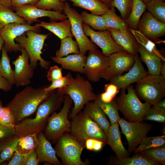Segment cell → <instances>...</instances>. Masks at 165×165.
I'll return each mask as SVG.
<instances>
[{
    "instance_id": "50",
    "label": "cell",
    "mask_w": 165,
    "mask_h": 165,
    "mask_svg": "<svg viewBox=\"0 0 165 165\" xmlns=\"http://www.w3.org/2000/svg\"><path fill=\"white\" fill-rule=\"evenodd\" d=\"M106 144L101 141L93 138L87 140L85 142V147L90 151H99L102 148L103 145Z\"/></svg>"
},
{
    "instance_id": "15",
    "label": "cell",
    "mask_w": 165,
    "mask_h": 165,
    "mask_svg": "<svg viewBox=\"0 0 165 165\" xmlns=\"http://www.w3.org/2000/svg\"><path fill=\"white\" fill-rule=\"evenodd\" d=\"M28 30H33L38 32L40 27L35 25L13 23L4 26L0 29V35L4 41L5 49L8 52L20 51L21 47L15 42L18 36Z\"/></svg>"
},
{
    "instance_id": "7",
    "label": "cell",
    "mask_w": 165,
    "mask_h": 165,
    "mask_svg": "<svg viewBox=\"0 0 165 165\" xmlns=\"http://www.w3.org/2000/svg\"><path fill=\"white\" fill-rule=\"evenodd\" d=\"M54 148L56 155L64 165H86L88 160L82 161L81 155L85 146L70 134L64 133L57 141Z\"/></svg>"
},
{
    "instance_id": "19",
    "label": "cell",
    "mask_w": 165,
    "mask_h": 165,
    "mask_svg": "<svg viewBox=\"0 0 165 165\" xmlns=\"http://www.w3.org/2000/svg\"><path fill=\"white\" fill-rule=\"evenodd\" d=\"M128 72L109 80L110 82L116 85L119 90L126 89L132 84L136 82L148 75L145 69L138 53L135 55L134 63Z\"/></svg>"
},
{
    "instance_id": "60",
    "label": "cell",
    "mask_w": 165,
    "mask_h": 165,
    "mask_svg": "<svg viewBox=\"0 0 165 165\" xmlns=\"http://www.w3.org/2000/svg\"><path fill=\"white\" fill-rule=\"evenodd\" d=\"M150 0H142L146 4H147Z\"/></svg>"
},
{
    "instance_id": "4",
    "label": "cell",
    "mask_w": 165,
    "mask_h": 165,
    "mask_svg": "<svg viewBox=\"0 0 165 165\" xmlns=\"http://www.w3.org/2000/svg\"><path fill=\"white\" fill-rule=\"evenodd\" d=\"M121 89L119 96L115 99L118 110L123 115L125 120L131 122L142 121L143 117L147 113L152 105L145 102L142 103L135 93L132 85L127 88Z\"/></svg>"
},
{
    "instance_id": "12",
    "label": "cell",
    "mask_w": 165,
    "mask_h": 165,
    "mask_svg": "<svg viewBox=\"0 0 165 165\" xmlns=\"http://www.w3.org/2000/svg\"><path fill=\"white\" fill-rule=\"evenodd\" d=\"M82 27L86 35L90 37L91 41L101 48L104 55L109 57L114 53L126 52L114 40L108 30L96 31L83 23Z\"/></svg>"
},
{
    "instance_id": "62",
    "label": "cell",
    "mask_w": 165,
    "mask_h": 165,
    "mask_svg": "<svg viewBox=\"0 0 165 165\" xmlns=\"http://www.w3.org/2000/svg\"><path fill=\"white\" fill-rule=\"evenodd\" d=\"M2 103L1 101L0 100V106H2Z\"/></svg>"
},
{
    "instance_id": "6",
    "label": "cell",
    "mask_w": 165,
    "mask_h": 165,
    "mask_svg": "<svg viewBox=\"0 0 165 165\" xmlns=\"http://www.w3.org/2000/svg\"><path fill=\"white\" fill-rule=\"evenodd\" d=\"M48 35L28 30L15 39L26 52L29 57L30 64L34 69L37 67L38 61L42 68L47 69L50 67V63L44 60L41 56L42 50Z\"/></svg>"
},
{
    "instance_id": "43",
    "label": "cell",
    "mask_w": 165,
    "mask_h": 165,
    "mask_svg": "<svg viewBox=\"0 0 165 165\" xmlns=\"http://www.w3.org/2000/svg\"><path fill=\"white\" fill-rule=\"evenodd\" d=\"M133 0H113L111 6L117 9L120 13L121 18L125 20L132 9Z\"/></svg>"
},
{
    "instance_id": "26",
    "label": "cell",
    "mask_w": 165,
    "mask_h": 165,
    "mask_svg": "<svg viewBox=\"0 0 165 165\" xmlns=\"http://www.w3.org/2000/svg\"><path fill=\"white\" fill-rule=\"evenodd\" d=\"M138 52L140 55L141 61L145 63L147 67L148 74L160 75V70L163 63L162 61L139 44Z\"/></svg>"
},
{
    "instance_id": "56",
    "label": "cell",
    "mask_w": 165,
    "mask_h": 165,
    "mask_svg": "<svg viewBox=\"0 0 165 165\" xmlns=\"http://www.w3.org/2000/svg\"><path fill=\"white\" fill-rule=\"evenodd\" d=\"M156 105L160 108L165 109V100L163 99L158 101Z\"/></svg>"
},
{
    "instance_id": "34",
    "label": "cell",
    "mask_w": 165,
    "mask_h": 165,
    "mask_svg": "<svg viewBox=\"0 0 165 165\" xmlns=\"http://www.w3.org/2000/svg\"><path fill=\"white\" fill-rule=\"evenodd\" d=\"M129 30L138 44L143 46L148 51L160 59L163 62H165V58L157 48L155 43L146 37L138 30L130 28H129Z\"/></svg>"
},
{
    "instance_id": "46",
    "label": "cell",
    "mask_w": 165,
    "mask_h": 165,
    "mask_svg": "<svg viewBox=\"0 0 165 165\" xmlns=\"http://www.w3.org/2000/svg\"><path fill=\"white\" fill-rule=\"evenodd\" d=\"M0 124L15 127L16 125L14 116L10 109L0 106Z\"/></svg>"
},
{
    "instance_id": "33",
    "label": "cell",
    "mask_w": 165,
    "mask_h": 165,
    "mask_svg": "<svg viewBox=\"0 0 165 165\" xmlns=\"http://www.w3.org/2000/svg\"><path fill=\"white\" fill-rule=\"evenodd\" d=\"M94 101L102 109L108 117L111 125L118 123L121 118L118 113V109L115 99L110 102L105 103L101 100L99 94H98Z\"/></svg>"
},
{
    "instance_id": "36",
    "label": "cell",
    "mask_w": 165,
    "mask_h": 165,
    "mask_svg": "<svg viewBox=\"0 0 165 165\" xmlns=\"http://www.w3.org/2000/svg\"><path fill=\"white\" fill-rule=\"evenodd\" d=\"M81 15L83 23L90 26L92 28L98 31L108 30L105 20L102 15L89 13L86 11H83Z\"/></svg>"
},
{
    "instance_id": "29",
    "label": "cell",
    "mask_w": 165,
    "mask_h": 165,
    "mask_svg": "<svg viewBox=\"0 0 165 165\" xmlns=\"http://www.w3.org/2000/svg\"><path fill=\"white\" fill-rule=\"evenodd\" d=\"M19 138L16 135L0 139V164L9 160L15 151Z\"/></svg>"
},
{
    "instance_id": "52",
    "label": "cell",
    "mask_w": 165,
    "mask_h": 165,
    "mask_svg": "<svg viewBox=\"0 0 165 165\" xmlns=\"http://www.w3.org/2000/svg\"><path fill=\"white\" fill-rule=\"evenodd\" d=\"M24 157V155L20 154L15 151L7 165H22Z\"/></svg>"
},
{
    "instance_id": "17",
    "label": "cell",
    "mask_w": 165,
    "mask_h": 165,
    "mask_svg": "<svg viewBox=\"0 0 165 165\" xmlns=\"http://www.w3.org/2000/svg\"><path fill=\"white\" fill-rule=\"evenodd\" d=\"M137 30L154 43H160V38L165 35V23L155 18L145 11L138 23Z\"/></svg>"
},
{
    "instance_id": "14",
    "label": "cell",
    "mask_w": 165,
    "mask_h": 165,
    "mask_svg": "<svg viewBox=\"0 0 165 165\" xmlns=\"http://www.w3.org/2000/svg\"><path fill=\"white\" fill-rule=\"evenodd\" d=\"M108 57L104 55L97 49L89 51L84 68V74L89 81L96 82L101 78L102 72L108 67Z\"/></svg>"
},
{
    "instance_id": "61",
    "label": "cell",
    "mask_w": 165,
    "mask_h": 165,
    "mask_svg": "<svg viewBox=\"0 0 165 165\" xmlns=\"http://www.w3.org/2000/svg\"><path fill=\"white\" fill-rule=\"evenodd\" d=\"M4 26V25L0 23V29Z\"/></svg>"
},
{
    "instance_id": "30",
    "label": "cell",
    "mask_w": 165,
    "mask_h": 165,
    "mask_svg": "<svg viewBox=\"0 0 165 165\" xmlns=\"http://www.w3.org/2000/svg\"><path fill=\"white\" fill-rule=\"evenodd\" d=\"M146 10V4L142 0H133L131 12L125 20L129 28L137 30L139 20Z\"/></svg>"
},
{
    "instance_id": "48",
    "label": "cell",
    "mask_w": 165,
    "mask_h": 165,
    "mask_svg": "<svg viewBox=\"0 0 165 165\" xmlns=\"http://www.w3.org/2000/svg\"><path fill=\"white\" fill-rule=\"evenodd\" d=\"M57 66H54L50 68L47 72V78L48 81L51 82L63 77L62 70Z\"/></svg>"
},
{
    "instance_id": "11",
    "label": "cell",
    "mask_w": 165,
    "mask_h": 165,
    "mask_svg": "<svg viewBox=\"0 0 165 165\" xmlns=\"http://www.w3.org/2000/svg\"><path fill=\"white\" fill-rule=\"evenodd\" d=\"M141 121L129 122L121 118L118 122L122 133L125 136L128 145V151L131 153L146 137L152 125Z\"/></svg>"
},
{
    "instance_id": "49",
    "label": "cell",
    "mask_w": 165,
    "mask_h": 165,
    "mask_svg": "<svg viewBox=\"0 0 165 165\" xmlns=\"http://www.w3.org/2000/svg\"><path fill=\"white\" fill-rule=\"evenodd\" d=\"M39 161L38 158L36 148L24 155L22 165H38Z\"/></svg>"
},
{
    "instance_id": "20",
    "label": "cell",
    "mask_w": 165,
    "mask_h": 165,
    "mask_svg": "<svg viewBox=\"0 0 165 165\" xmlns=\"http://www.w3.org/2000/svg\"><path fill=\"white\" fill-rule=\"evenodd\" d=\"M38 144L36 149L39 162H45L54 165H61L55 151L42 131L37 135Z\"/></svg>"
},
{
    "instance_id": "37",
    "label": "cell",
    "mask_w": 165,
    "mask_h": 165,
    "mask_svg": "<svg viewBox=\"0 0 165 165\" xmlns=\"http://www.w3.org/2000/svg\"><path fill=\"white\" fill-rule=\"evenodd\" d=\"M72 53H80L76 41L73 40L72 37H70L61 39L60 49L56 51L55 57H63Z\"/></svg>"
},
{
    "instance_id": "10",
    "label": "cell",
    "mask_w": 165,
    "mask_h": 165,
    "mask_svg": "<svg viewBox=\"0 0 165 165\" xmlns=\"http://www.w3.org/2000/svg\"><path fill=\"white\" fill-rule=\"evenodd\" d=\"M63 12L69 20L71 24V31L78 44L80 53L85 56L88 51L97 49L94 44L84 33L82 27V18L81 14L72 8L67 2L64 3Z\"/></svg>"
},
{
    "instance_id": "23",
    "label": "cell",
    "mask_w": 165,
    "mask_h": 165,
    "mask_svg": "<svg viewBox=\"0 0 165 165\" xmlns=\"http://www.w3.org/2000/svg\"><path fill=\"white\" fill-rule=\"evenodd\" d=\"M86 58V56L81 53L61 57H51L53 61L61 64L62 68L83 74Z\"/></svg>"
},
{
    "instance_id": "41",
    "label": "cell",
    "mask_w": 165,
    "mask_h": 165,
    "mask_svg": "<svg viewBox=\"0 0 165 165\" xmlns=\"http://www.w3.org/2000/svg\"><path fill=\"white\" fill-rule=\"evenodd\" d=\"M139 152L154 162L165 165V146L151 148Z\"/></svg>"
},
{
    "instance_id": "1",
    "label": "cell",
    "mask_w": 165,
    "mask_h": 165,
    "mask_svg": "<svg viewBox=\"0 0 165 165\" xmlns=\"http://www.w3.org/2000/svg\"><path fill=\"white\" fill-rule=\"evenodd\" d=\"M65 95L57 89L53 91L39 105L35 117L24 119L15 125L16 135L18 138L44 130L50 115L59 108Z\"/></svg>"
},
{
    "instance_id": "39",
    "label": "cell",
    "mask_w": 165,
    "mask_h": 165,
    "mask_svg": "<svg viewBox=\"0 0 165 165\" xmlns=\"http://www.w3.org/2000/svg\"><path fill=\"white\" fill-rule=\"evenodd\" d=\"M0 23L4 26L13 23L28 24L23 18L19 16L11 8L1 5Z\"/></svg>"
},
{
    "instance_id": "59",
    "label": "cell",
    "mask_w": 165,
    "mask_h": 165,
    "mask_svg": "<svg viewBox=\"0 0 165 165\" xmlns=\"http://www.w3.org/2000/svg\"><path fill=\"white\" fill-rule=\"evenodd\" d=\"M4 43V42L0 35V52L2 50L3 45Z\"/></svg>"
},
{
    "instance_id": "8",
    "label": "cell",
    "mask_w": 165,
    "mask_h": 165,
    "mask_svg": "<svg viewBox=\"0 0 165 165\" xmlns=\"http://www.w3.org/2000/svg\"><path fill=\"white\" fill-rule=\"evenodd\" d=\"M139 98L154 105L165 96V79L161 75H148L136 82L134 89Z\"/></svg>"
},
{
    "instance_id": "25",
    "label": "cell",
    "mask_w": 165,
    "mask_h": 165,
    "mask_svg": "<svg viewBox=\"0 0 165 165\" xmlns=\"http://www.w3.org/2000/svg\"><path fill=\"white\" fill-rule=\"evenodd\" d=\"M83 111L100 126L107 135L111 125L102 109L94 101L89 102L85 105Z\"/></svg>"
},
{
    "instance_id": "32",
    "label": "cell",
    "mask_w": 165,
    "mask_h": 165,
    "mask_svg": "<svg viewBox=\"0 0 165 165\" xmlns=\"http://www.w3.org/2000/svg\"><path fill=\"white\" fill-rule=\"evenodd\" d=\"M102 16L105 20L108 29L113 28L124 31H129L127 24L125 20L116 14L113 7L111 6L108 11Z\"/></svg>"
},
{
    "instance_id": "21",
    "label": "cell",
    "mask_w": 165,
    "mask_h": 165,
    "mask_svg": "<svg viewBox=\"0 0 165 165\" xmlns=\"http://www.w3.org/2000/svg\"><path fill=\"white\" fill-rule=\"evenodd\" d=\"M107 136V144L111 146L117 159L121 160L130 157V153L122 141L118 123L110 125Z\"/></svg>"
},
{
    "instance_id": "54",
    "label": "cell",
    "mask_w": 165,
    "mask_h": 165,
    "mask_svg": "<svg viewBox=\"0 0 165 165\" xmlns=\"http://www.w3.org/2000/svg\"><path fill=\"white\" fill-rule=\"evenodd\" d=\"M12 87V85L0 74V89L8 92L11 90Z\"/></svg>"
},
{
    "instance_id": "53",
    "label": "cell",
    "mask_w": 165,
    "mask_h": 165,
    "mask_svg": "<svg viewBox=\"0 0 165 165\" xmlns=\"http://www.w3.org/2000/svg\"><path fill=\"white\" fill-rule=\"evenodd\" d=\"M40 0H11L12 8L25 5H34Z\"/></svg>"
},
{
    "instance_id": "22",
    "label": "cell",
    "mask_w": 165,
    "mask_h": 165,
    "mask_svg": "<svg viewBox=\"0 0 165 165\" xmlns=\"http://www.w3.org/2000/svg\"><path fill=\"white\" fill-rule=\"evenodd\" d=\"M108 30L110 31L115 42L122 47L126 52L133 55L138 53V44L130 31H124L113 28H109Z\"/></svg>"
},
{
    "instance_id": "63",
    "label": "cell",
    "mask_w": 165,
    "mask_h": 165,
    "mask_svg": "<svg viewBox=\"0 0 165 165\" xmlns=\"http://www.w3.org/2000/svg\"><path fill=\"white\" fill-rule=\"evenodd\" d=\"M163 0V1H165V0Z\"/></svg>"
},
{
    "instance_id": "55",
    "label": "cell",
    "mask_w": 165,
    "mask_h": 165,
    "mask_svg": "<svg viewBox=\"0 0 165 165\" xmlns=\"http://www.w3.org/2000/svg\"><path fill=\"white\" fill-rule=\"evenodd\" d=\"M0 5L12 8L11 0H0Z\"/></svg>"
},
{
    "instance_id": "13",
    "label": "cell",
    "mask_w": 165,
    "mask_h": 165,
    "mask_svg": "<svg viewBox=\"0 0 165 165\" xmlns=\"http://www.w3.org/2000/svg\"><path fill=\"white\" fill-rule=\"evenodd\" d=\"M110 60L108 67L101 74V78L107 81L120 75L128 71L134 65L135 55L126 52L113 53L109 57Z\"/></svg>"
},
{
    "instance_id": "28",
    "label": "cell",
    "mask_w": 165,
    "mask_h": 165,
    "mask_svg": "<svg viewBox=\"0 0 165 165\" xmlns=\"http://www.w3.org/2000/svg\"><path fill=\"white\" fill-rule=\"evenodd\" d=\"M131 157L121 160L117 159L116 156L110 157L108 165H159L160 164L154 162L145 157L139 152L135 153Z\"/></svg>"
},
{
    "instance_id": "42",
    "label": "cell",
    "mask_w": 165,
    "mask_h": 165,
    "mask_svg": "<svg viewBox=\"0 0 165 165\" xmlns=\"http://www.w3.org/2000/svg\"><path fill=\"white\" fill-rule=\"evenodd\" d=\"M142 120L154 121L165 124V109L160 108L156 105L151 106L143 117Z\"/></svg>"
},
{
    "instance_id": "35",
    "label": "cell",
    "mask_w": 165,
    "mask_h": 165,
    "mask_svg": "<svg viewBox=\"0 0 165 165\" xmlns=\"http://www.w3.org/2000/svg\"><path fill=\"white\" fill-rule=\"evenodd\" d=\"M2 57L0 60V74L12 85L15 84L14 70L11 67L10 59L4 46L2 48Z\"/></svg>"
},
{
    "instance_id": "44",
    "label": "cell",
    "mask_w": 165,
    "mask_h": 165,
    "mask_svg": "<svg viewBox=\"0 0 165 165\" xmlns=\"http://www.w3.org/2000/svg\"><path fill=\"white\" fill-rule=\"evenodd\" d=\"M64 3L60 0H40L34 5L36 7L44 10H50L63 12Z\"/></svg>"
},
{
    "instance_id": "2",
    "label": "cell",
    "mask_w": 165,
    "mask_h": 165,
    "mask_svg": "<svg viewBox=\"0 0 165 165\" xmlns=\"http://www.w3.org/2000/svg\"><path fill=\"white\" fill-rule=\"evenodd\" d=\"M47 86H27L16 94L7 106L14 116L16 124L35 112L40 104L50 95L53 91H46Z\"/></svg>"
},
{
    "instance_id": "57",
    "label": "cell",
    "mask_w": 165,
    "mask_h": 165,
    "mask_svg": "<svg viewBox=\"0 0 165 165\" xmlns=\"http://www.w3.org/2000/svg\"><path fill=\"white\" fill-rule=\"evenodd\" d=\"M160 75H161L163 78L165 79V62H163L162 65Z\"/></svg>"
},
{
    "instance_id": "5",
    "label": "cell",
    "mask_w": 165,
    "mask_h": 165,
    "mask_svg": "<svg viewBox=\"0 0 165 165\" xmlns=\"http://www.w3.org/2000/svg\"><path fill=\"white\" fill-rule=\"evenodd\" d=\"M70 132L85 146L86 140L90 138L107 144V136L103 130L84 111H80L72 119Z\"/></svg>"
},
{
    "instance_id": "3",
    "label": "cell",
    "mask_w": 165,
    "mask_h": 165,
    "mask_svg": "<svg viewBox=\"0 0 165 165\" xmlns=\"http://www.w3.org/2000/svg\"><path fill=\"white\" fill-rule=\"evenodd\" d=\"M57 89L61 93L69 96L74 103V106L70 115V117L72 119L78 115L86 104L91 101H94L97 96L93 91L90 81L78 73L75 78H73L69 84Z\"/></svg>"
},
{
    "instance_id": "58",
    "label": "cell",
    "mask_w": 165,
    "mask_h": 165,
    "mask_svg": "<svg viewBox=\"0 0 165 165\" xmlns=\"http://www.w3.org/2000/svg\"><path fill=\"white\" fill-rule=\"evenodd\" d=\"M102 2L105 4L109 6H111V4L113 0H98Z\"/></svg>"
},
{
    "instance_id": "51",
    "label": "cell",
    "mask_w": 165,
    "mask_h": 165,
    "mask_svg": "<svg viewBox=\"0 0 165 165\" xmlns=\"http://www.w3.org/2000/svg\"><path fill=\"white\" fill-rule=\"evenodd\" d=\"M16 134L15 127L0 124V139L8 138Z\"/></svg>"
},
{
    "instance_id": "16",
    "label": "cell",
    "mask_w": 165,
    "mask_h": 165,
    "mask_svg": "<svg viewBox=\"0 0 165 165\" xmlns=\"http://www.w3.org/2000/svg\"><path fill=\"white\" fill-rule=\"evenodd\" d=\"M14 9L16 13L23 18L30 25L34 22H39L38 19L41 17H48L51 22L62 21L68 18L66 15L62 12L42 9L34 5H25Z\"/></svg>"
},
{
    "instance_id": "31",
    "label": "cell",
    "mask_w": 165,
    "mask_h": 165,
    "mask_svg": "<svg viewBox=\"0 0 165 165\" xmlns=\"http://www.w3.org/2000/svg\"><path fill=\"white\" fill-rule=\"evenodd\" d=\"M33 133L19 138L15 151L22 155L27 154L36 148L38 144V134Z\"/></svg>"
},
{
    "instance_id": "45",
    "label": "cell",
    "mask_w": 165,
    "mask_h": 165,
    "mask_svg": "<svg viewBox=\"0 0 165 165\" xmlns=\"http://www.w3.org/2000/svg\"><path fill=\"white\" fill-rule=\"evenodd\" d=\"M104 88L105 91L99 96L101 100L105 103H109L113 100L119 90L116 85L111 82L105 84Z\"/></svg>"
},
{
    "instance_id": "24",
    "label": "cell",
    "mask_w": 165,
    "mask_h": 165,
    "mask_svg": "<svg viewBox=\"0 0 165 165\" xmlns=\"http://www.w3.org/2000/svg\"><path fill=\"white\" fill-rule=\"evenodd\" d=\"M35 25L47 29L54 34L61 40L68 37H72L73 36L71 31L70 22L68 19L58 22L42 21L39 23L36 24Z\"/></svg>"
},
{
    "instance_id": "38",
    "label": "cell",
    "mask_w": 165,
    "mask_h": 165,
    "mask_svg": "<svg viewBox=\"0 0 165 165\" xmlns=\"http://www.w3.org/2000/svg\"><path fill=\"white\" fill-rule=\"evenodd\" d=\"M146 9L155 18L165 23V2L163 0H150L146 4Z\"/></svg>"
},
{
    "instance_id": "27",
    "label": "cell",
    "mask_w": 165,
    "mask_h": 165,
    "mask_svg": "<svg viewBox=\"0 0 165 165\" xmlns=\"http://www.w3.org/2000/svg\"><path fill=\"white\" fill-rule=\"evenodd\" d=\"M63 2L69 1L72 5L87 10L93 14L103 15L109 10L110 7L98 0H60Z\"/></svg>"
},
{
    "instance_id": "47",
    "label": "cell",
    "mask_w": 165,
    "mask_h": 165,
    "mask_svg": "<svg viewBox=\"0 0 165 165\" xmlns=\"http://www.w3.org/2000/svg\"><path fill=\"white\" fill-rule=\"evenodd\" d=\"M73 78L72 74L69 72L65 76L52 82L50 85L47 86L46 90L50 92L63 88L70 83Z\"/></svg>"
},
{
    "instance_id": "9",
    "label": "cell",
    "mask_w": 165,
    "mask_h": 165,
    "mask_svg": "<svg viewBox=\"0 0 165 165\" xmlns=\"http://www.w3.org/2000/svg\"><path fill=\"white\" fill-rule=\"evenodd\" d=\"M73 101L68 95H65L63 106L58 113L51 114L44 130V134L48 139L53 142L66 132H70L71 122L68 119V114Z\"/></svg>"
},
{
    "instance_id": "40",
    "label": "cell",
    "mask_w": 165,
    "mask_h": 165,
    "mask_svg": "<svg viewBox=\"0 0 165 165\" xmlns=\"http://www.w3.org/2000/svg\"><path fill=\"white\" fill-rule=\"evenodd\" d=\"M165 146L164 135L146 137L134 149L136 153L143 150L151 148Z\"/></svg>"
},
{
    "instance_id": "18",
    "label": "cell",
    "mask_w": 165,
    "mask_h": 165,
    "mask_svg": "<svg viewBox=\"0 0 165 165\" xmlns=\"http://www.w3.org/2000/svg\"><path fill=\"white\" fill-rule=\"evenodd\" d=\"M20 51L21 54L12 62L15 66V84L16 87L30 85L34 74V69L29 62V57L28 54L22 47Z\"/></svg>"
}]
</instances>
